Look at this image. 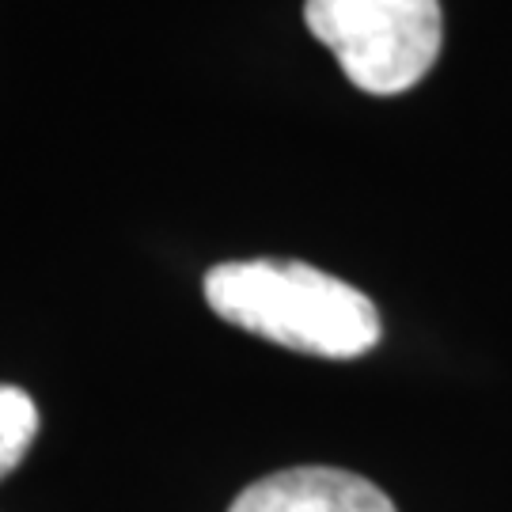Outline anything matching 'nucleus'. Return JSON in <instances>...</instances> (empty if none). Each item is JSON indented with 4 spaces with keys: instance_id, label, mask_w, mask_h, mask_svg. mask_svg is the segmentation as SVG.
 <instances>
[{
    "instance_id": "obj_1",
    "label": "nucleus",
    "mask_w": 512,
    "mask_h": 512,
    "mask_svg": "<svg viewBox=\"0 0 512 512\" xmlns=\"http://www.w3.org/2000/svg\"><path fill=\"white\" fill-rule=\"evenodd\" d=\"M205 300L232 327L330 361L365 357L384 334L380 311L361 289L308 262H220L205 274Z\"/></svg>"
},
{
    "instance_id": "obj_2",
    "label": "nucleus",
    "mask_w": 512,
    "mask_h": 512,
    "mask_svg": "<svg viewBox=\"0 0 512 512\" xmlns=\"http://www.w3.org/2000/svg\"><path fill=\"white\" fill-rule=\"evenodd\" d=\"M304 19L368 95L410 92L444 42L440 0H308Z\"/></svg>"
},
{
    "instance_id": "obj_3",
    "label": "nucleus",
    "mask_w": 512,
    "mask_h": 512,
    "mask_svg": "<svg viewBox=\"0 0 512 512\" xmlns=\"http://www.w3.org/2000/svg\"><path fill=\"white\" fill-rule=\"evenodd\" d=\"M228 512H399L368 478L338 467H293L251 482Z\"/></svg>"
},
{
    "instance_id": "obj_4",
    "label": "nucleus",
    "mask_w": 512,
    "mask_h": 512,
    "mask_svg": "<svg viewBox=\"0 0 512 512\" xmlns=\"http://www.w3.org/2000/svg\"><path fill=\"white\" fill-rule=\"evenodd\" d=\"M38 433V406L23 387L0 384V482L31 452Z\"/></svg>"
}]
</instances>
